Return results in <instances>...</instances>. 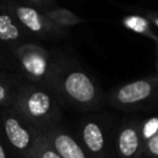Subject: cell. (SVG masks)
<instances>
[{
    "instance_id": "30bf717a",
    "label": "cell",
    "mask_w": 158,
    "mask_h": 158,
    "mask_svg": "<svg viewBox=\"0 0 158 158\" xmlns=\"http://www.w3.org/2000/svg\"><path fill=\"white\" fill-rule=\"evenodd\" d=\"M32 36L22 28V26L16 21L9 9L0 0V43L10 48L28 43V40Z\"/></svg>"
},
{
    "instance_id": "277c9868",
    "label": "cell",
    "mask_w": 158,
    "mask_h": 158,
    "mask_svg": "<svg viewBox=\"0 0 158 158\" xmlns=\"http://www.w3.org/2000/svg\"><path fill=\"white\" fill-rule=\"evenodd\" d=\"M0 122L4 138L11 151L20 158H32L42 132L19 116L12 107H2L0 110Z\"/></svg>"
},
{
    "instance_id": "5bb4252c",
    "label": "cell",
    "mask_w": 158,
    "mask_h": 158,
    "mask_svg": "<svg viewBox=\"0 0 158 158\" xmlns=\"http://www.w3.org/2000/svg\"><path fill=\"white\" fill-rule=\"evenodd\" d=\"M32 158H60V157L52 149V147L48 144V142L46 141V138L43 137V133H42V136L38 138V141L36 143Z\"/></svg>"
},
{
    "instance_id": "7c38bea8",
    "label": "cell",
    "mask_w": 158,
    "mask_h": 158,
    "mask_svg": "<svg viewBox=\"0 0 158 158\" xmlns=\"http://www.w3.org/2000/svg\"><path fill=\"white\" fill-rule=\"evenodd\" d=\"M44 16L52 21L54 25L62 27V28H68V27H72V26H75V25H79L84 20L81 17H79L77 14L72 12L70 10L68 9H63V7H56V9H52L47 12H44Z\"/></svg>"
},
{
    "instance_id": "8992f818",
    "label": "cell",
    "mask_w": 158,
    "mask_h": 158,
    "mask_svg": "<svg viewBox=\"0 0 158 158\" xmlns=\"http://www.w3.org/2000/svg\"><path fill=\"white\" fill-rule=\"evenodd\" d=\"M2 2L16 21L22 26V28L26 30L31 36L43 40H56L67 36V30L54 25L44 16V14L25 6L20 1L2 0Z\"/></svg>"
},
{
    "instance_id": "9c48e42d",
    "label": "cell",
    "mask_w": 158,
    "mask_h": 158,
    "mask_svg": "<svg viewBox=\"0 0 158 158\" xmlns=\"http://www.w3.org/2000/svg\"><path fill=\"white\" fill-rule=\"evenodd\" d=\"M43 137L60 158H89L79 141L59 126L43 132Z\"/></svg>"
},
{
    "instance_id": "8fae6325",
    "label": "cell",
    "mask_w": 158,
    "mask_h": 158,
    "mask_svg": "<svg viewBox=\"0 0 158 158\" xmlns=\"http://www.w3.org/2000/svg\"><path fill=\"white\" fill-rule=\"evenodd\" d=\"M21 78L17 74L1 72L0 73V106L11 107L15 102L19 84Z\"/></svg>"
},
{
    "instance_id": "ba28073f",
    "label": "cell",
    "mask_w": 158,
    "mask_h": 158,
    "mask_svg": "<svg viewBox=\"0 0 158 158\" xmlns=\"http://www.w3.org/2000/svg\"><path fill=\"white\" fill-rule=\"evenodd\" d=\"M115 149L118 158H142L144 156V142L138 121H127L118 127L115 136Z\"/></svg>"
},
{
    "instance_id": "603a6c76",
    "label": "cell",
    "mask_w": 158,
    "mask_h": 158,
    "mask_svg": "<svg viewBox=\"0 0 158 158\" xmlns=\"http://www.w3.org/2000/svg\"><path fill=\"white\" fill-rule=\"evenodd\" d=\"M156 43H157V48H158V38H157V41H156Z\"/></svg>"
},
{
    "instance_id": "52a82bcc",
    "label": "cell",
    "mask_w": 158,
    "mask_h": 158,
    "mask_svg": "<svg viewBox=\"0 0 158 158\" xmlns=\"http://www.w3.org/2000/svg\"><path fill=\"white\" fill-rule=\"evenodd\" d=\"M79 143L89 158H109L110 136L101 120L89 117L80 122Z\"/></svg>"
},
{
    "instance_id": "9a60e30c",
    "label": "cell",
    "mask_w": 158,
    "mask_h": 158,
    "mask_svg": "<svg viewBox=\"0 0 158 158\" xmlns=\"http://www.w3.org/2000/svg\"><path fill=\"white\" fill-rule=\"evenodd\" d=\"M139 131H141L143 142H146L147 139L157 135L158 133V116L148 117L144 121L139 122Z\"/></svg>"
},
{
    "instance_id": "4fadbf2b",
    "label": "cell",
    "mask_w": 158,
    "mask_h": 158,
    "mask_svg": "<svg viewBox=\"0 0 158 158\" xmlns=\"http://www.w3.org/2000/svg\"><path fill=\"white\" fill-rule=\"evenodd\" d=\"M122 25L127 30L133 31V32H136L138 35L149 37L151 40L157 41V38H158V36L152 30V25L149 23V21L144 16H141V15H128V16H125L122 19Z\"/></svg>"
},
{
    "instance_id": "5b68a950",
    "label": "cell",
    "mask_w": 158,
    "mask_h": 158,
    "mask_svg": "<svg viewBox=\"0 0 158 158\" xmlns=\"http://www.w3.org/2000/svg\"><path fill=\"white\" fill-rule=\"evenodd\" d=\"M109 102L120 110H139L158 102V77L136 79L114 89Z\"/></svg>"
},
{
    "instance_id": "44dd1931",
    "label": "cell",
    "mask_w": 158,
    "mask_h": 158,
    "mask_svg": "<svg viewBox=\"0 0 158 158\" xmlns=\"http://www.w3.org/2000/svg\"><path fill=\"white\" fill-rule=\"evenodd\" d=\"M1 72H6V69H5L2 65H0V73H1Z\"/></svg>"
},
{
    "instance_id": "cb8c5ba5",
    "label": "cell",
    "mask_w": 158,
    "mask_h": 158,
    "mask_svg": "<svg viewBox=\"0 0 158 158\" xmlns=\"http://www.w3.org/2000/svg\"><path fill=\"white\" fill-rule=\"evenodd\" d=\"M143 158H146V157H143Z\"/></svg>"
},
{
    "instance_id": "3957f363",
    "label": "cell",
    "mask_w": 158,
    "mask_h": 158,
    "mask_svg": "<svg viewBox=\"0 0 158 158\" xmlns=\"http://www.w3.org/2000/svg\"><path fill=\"white\" fill-rule=\"evenodd\" d=\"M9 52L19 70L17 75L21 79L52 91L53 79L60 60L52 59L46 48L32 42L15 46Z\"/></svg>"
},
{
    "instance_id": "e0dca14e",
    "label": "cell",
    "mask_w": 158,
    "mask_h": 158,
    "mask_svg": "<svg viewBox=\"0 0 158 158\" xmlns=\"http://www.w3.org/2000/svg\"><path fill=\"white\" fill-rule=\"evenodd\" d=\"M144 157L158 158V133L144 142Z\"/></svg>"
},
{
    "instance_id": "ffe728a7",
    "label": "cell",
    "mask_w": 158,
    "mask_h": 158,
    "mask_svg": "<svg viewBox=\"0 0 158 158\" xmlns=\"http://www.w3.org/2000/svg\"><path fill=\"white\" fill-rule=\"evenodd\" d=\"M144 17L149 21L151 25H153L154 27L158 28V12H154V11H146Z\"/></svg>"
},
{
    "instance_id": "7402d4cb",
    "label": "cell",
    "mask_w": 158,
    "mask_h": 158,
    "mask_svg": "<svg viewBox=\"0 0 158 158\" xmlns=\"http://www.w3.org/2000/svg\"><path fill=\"white\" fill-rule=\"evenodd\" d=\"M157 72H158V60H157ZM157 77H158V73H157Z\"/></svg>"
},
{
    "instance_id": "d6986e66",
    "label": "cell",
    "mask_w": 158,
    "mask_h": 158,
    "mask_svg": "<svg viewBox=\"0 0 158 158\" xmlns=\"http://www.w3.org/2000/svg\"><path fill=\"white\" fill-rule=\"evenodd\" d=\"M11 148L6 143L5 138L0 135V158H12L11 156Z\"/></svg>"
},
{
    "instance_id": "7a4b0ae2",
    "label": "cell",
    "mask_w": 158,
    "mask_h": 158,
    "mask_svg": "<svg viewBox=\"0 0 158 158\" xmlns=\"http://www.w3.org/2000/svg\"><path fill=\"white\" fill-rule=\"evenodd\" d=\"M52 93L59 101L79 110H91L101 101V93L94 79L81 68L60 60L56 72Z\"/></svg>"
},
{
    "instance_id": "2e32d148",
    "label": "cell",
    "mask_w": 158,
    "mask_h": 158,
    "mask_svg": "<svg viewBox=\"0 0 158 158\" xmlns=\"http://www.w3.org/2000/svg\"><path fill=\"white\" fill-rule=\"evenodd\" d=\"M20 2L27 7H31L36 11L42 12V14L58 7L57 1H54V0H21Z\"/></svg>"
},
{
    "instance_id": "6da1fadb",
    "label": "cell",
    "mask_w": 158,
    "mask_h": 158,
    "mask_svg": "<svg viewBox=\"0 0 158 158\" xmlns=\"http://www.w3.org/2000/svg\"><path fill=\"white\" fill-rule=\"evenodd\" d=\"M11 107L42 133L58 126L62 116L60 102L51 90L23 79L19 84L15 102Z\"/></svg>"
},
{
    "instance_id": "ac0fdd59",
    "label": "cell",
    "mask_w": 158,
    "mask_h": 158,
    "mask_svg": "<svg viewBox=\"0 0 158 158\" xmlns=\"http://www.w3.org/2000/svg\"><path fill=\"white\" fill-rule=\"evenodd\" d=\"M0 65H2L6 70H7V69L16 68L15 62H14L11 54H6V53H4V52H1V51H0Z\"/></svg>"
}]
</instances>
